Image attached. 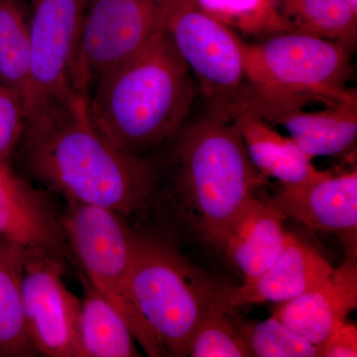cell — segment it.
Here are the masks:
<instances>
[{"label": "cell", "mask_w": 357, "mask_h": 357, "mask_svg": "<svg viewBox=\"0 0 357 357\" xmlns=\"http://www.w3.org/2000/svg\"><path fill=\"white\" fill-rule=\"evenodd\" d=\"M14 156L28 177L65 202L102 206L129 220L153 206L158 167L105 137L83 96L32 110Z\"/></svg>", "instance_id": "1"}, {"label": "cell", "mask_w": 357, "mask_h": 357, "mask_svg": "<svg viewBox=\"0 0 357 357\" xmlns=\"http://www.w3.org/2000/svg\"><path fill=\"white\" fill-rule=\"evenodd\" d=\"M169 142L153 206L218 248L237 213L267 178L249 158L234 121L208 115L185 124Z\"/></svg>", "instance_id": "2"}, {"label": "cell", "mask_w": 357, "mask_h": 357, "mask_svg": "<svg viewBox=\"0 0 357 357\" xmlns=\"http://www.w3.org/2000/svg\"><path fill=\"white\" fill-rule=\"evenodd\" d=\"M191 74L164 30L96 79L89 119L117 147L144 157L185 126L196 96Z\"/></svg>", "instance_id": "3"}, {"label": "cell", "mask_w": 357, "mask_h": 357, "mask_svg": "<svg viewBox=\"0 0 357 357\" xmlns=\"http://www.w3.org/2000/svg\"><path fill=\"white\" fill-rule=\"evenodd\" d=\"M354 47L296 31L248 43L244 112L272 124L307 103L331 105L356 96V91L345 86L354 70Z\"/></svg>", "instance_id": "4"}, {"label": "cell", "mask_w": 357, "mask_h": 357, "mask_svg": "<svg viewBox=\"0 0 357 357\" xmlns=\"http://www.w3.org/2000/svg\"><path fill=\"white\" fill-rule=\"evenodd\" d=\"M220 286L165 239L139 232L129 289L163 356H189Z\"/></svg>", "instance_id": "5"}, {"label": "cell", "mask_w": 357, "mask_h": 357, "mask_svg": "<svg viewBox=\"0 0 357 357\" xmlns=\"http://www.w3.org/2000/svg\"><path fill=\"white\" fill-rule=\"evenodd\" d=\"M61 218L70 257L84 278L121 312L147 356H163L129 289L139 231L121 213L93 204L66 202Z\"/></svg>", "instance_id": "6"}, {"label": "cell", "mask_w": 357, "mask_h": 357, "mask_svg": "<svg viewBox=\"0 0 357 357\" xmlns=\"http://www.w3.org/2000/svg\"><path fill=\"white\" fill-rule=\"evenodd\" d=\"M165 31L198 79L208 116L234 122L245 110L248 43L196 0H166Z\"/></svg>", "instance_id": "7"}, {"label": "cell", "mask_w": 357, "mask_h": 357, "mask_svg": "<svg viewBox=\"0 0 357 357\" xmlns=\"http://www.w3.org/2000/svg\"><path fill=\"white\" fill-rule=\"evenodd\" d=\"M166 0H86L74 73L77 95L89 98L100 75L165 30Z\"/></svg>", "instance_id": "8"}, {"label": "cell", "mask_w": 357, "mask_h": 357, "mask_svg": "<svg viewBox=\"0 0 357 357\" xmlns=\"http://www.w3.org/2000/svg\"><path fill=\"white\" fill-rule=\"evenodd\" d=\"M28 3L31 103L27 114L44 103L82 96L75 91L74 73L86 0H28Z\"/></svg>", "instance_id": "9"}, {"label": "cell", "mask_w": 357, "mask_h": 357, "mask_svg": "<svg viewBox=\"0 0 357 357\" xmlns=\"http://www.w3.org/2000/svg\"><path fill=\"white\" fill-rule=\"evenodd\" d=\"M66 259L42 249H24L23 312L37 354L76 357L81 298L64 281Z\"/></svg>", "instance_id": "10"}, {"label": "cell", "mask_w": 357, "mask_h": 357, "mask_svg": "<svg viewBox=\"0 0 357 357\" xmlns=\"http://www.w3.org/2000/svg\"><path fill=\"white\" fill-rule=\"evenodd\" d=\"M49 195L16 172L10 162L0 160V238L67 259L62 218Z\"/></svg>", "instance_id": "11"}, {"label": "cell", "mask_w": 357, "mask_h": 357, "mask_svg": "<svg viewBox=\"0 0 357 357\" xmlns=\"http://www.w3.org/2000/svg\"><path fill=\"white\" fill-rule=\"evenodd\" d=\"M285 218L312 229L340 232L347 255H356L357 171L330 175L294 187L282 188L265 201Z\"/></svg>", "instance_id": "12"}, {"label": "cell", "mask_w": 357, "mask_h": 357, "mask_svg": "<svg viewBox=\"0 0 357 357\" xmlns=\"http://www.w3.org/2000/svg\"><path fill=\"white\" fill-rule=\"evenodd\" d=\"M335 268L309 243L289 234L276 261L259 278L241 286L220 285V299L230 307L282 303L310 292L332 276Z\"/></svg>", "instance_id": "13"}, {"label": "cell", "mask_w": 357, "mask_h": 357, "mask_svg": "<svg viewBox=\"0 0 357 357\" xmlns=\"http://www.w3.org/2000/svg\"><path fill=\"white\" fill-rule=\"evenodd\" d=\"M356 307V257L347 256L325 283L299 297L279 303L272 316L319 349Z\"/></svg>", "instance_id": "14"}, {"label": "cell", "mask_w": 357, "mask_h": 357, "mask_svg": "<svg viewBox=\"0 0 357 357\" xmlns=\"http://www.w3.org/2000/svg\"><path fill=\"white\" fill-rule=\"evenodd\" d=\"M286 218L266 202L251 197L230 223L218 249L243 276L259 278L281 255L289 234Z\"/></svg>", "instance_id": "15"}, {"label": "cell", "mask_w": 357, "mask_h": 357, "mask_svg": "<svg viewBox=\"0 0 357 357\" xmlns=\"http://www.w3.org/2000/svg\"><path fill=\"white\" fill-rule=\"evenodd\" d=\"M234 123L257 170L266 178H276L284 188L307 184L332 173L318 170L292 138L282 136L258 115L244 112Z\"/></svg>", "instance_id": "16"}, {"label": "cell", "mask_w": 357, "mask_h": 357, "mask_svg": "<svg viewBox=\"0 0 357 357\" xmlns=\"http://www.w3.org/2000/svg\"><path fill=\"white\" fill-rule=\"evenodd\" d=\"M272 124L287 129L290 137L312 159L337 156L356 145L357 98H345L318 112L292 110Z\"/></svg>", "instance_id": "17"}, {"label": "cell", "mask_w": 357, "mask_h": 357, "mask_svg": "<svg viewBox=\"0 0 357 357\" xmlns=\"http://www.w3.org/2000/svg\"><path fill=\"white\" fill-rule=\"evenodd\" d=\"M76 357H136L140 352L128 321L117 307L86 278H82Z\"/></svg>", "instance_id": "18"}, {"label": "cell", "mask_w": 357, "mask_h": 357, "mask_svg": "<svg viewBox=\"0 0 357 357\" xmlns=\"http://www.w3.org/2000/svg\"><path fill=\"white\" fill-rule=\"evenodd\" d=\"M24 248L0 238V357L36 356L22 302Z\"/></svg>", "instance_id": "19"}, {"label": "cell", "mask_w": 357, "mask_h": 357, "mask_svg": "<svg viewBox=\"0 0 357 357\" xmlns=\"http://www.w3.org/2000/svg\"><path fill=\"white\" fill-rule=\"evenodd\" d=\"M0 83L31 103V38L28 0H0Z\"/></svg>", "instance_id": "20"}, {"label": "cell", "mask_w": 357, "mask_h": 357, "mask_svg": "<svg viewBox=\"0 0 357 357\" xmlns=\"http://www.w3.org/2000/svg\"><path fill=\"white\" fill-rule=\"evenodd\" d=\"M294 31L356 44L357 14L342 0H271Z\"/></svg>", "instance_id": "21"}, {"label": "cell", "mask_w": 357, "mask_h": 357, "mask_svg": "<svg viewBox=\"0 0 357 357\" xmlns=\"http://www.w3.org/2000/svg\"><path fill=\"white\" fill-rule=\"evenodd\" d=\"M211 17L236 33L264 39L277 33L294 31L279 15L271 0H196Z\"/></svg>", "instance_id": "22"}, {"label": "cell", "mask_w": 357, "mask_h": 357, "mask_svg": "<svg viewBox=\"0 0 357 357\" xmlns=\"http://www.w3.org/2000/svg\"><path fill=\"white\" fill-rule=\"evenodd\" d=\"M237 316L234 307L223 303L218 294L192 335L189 356H250L239 331Z\"/></svg>", "instance_id": "23"}, {"label": "cell", "mask_w": 357, "mask_h": 357, "mask_svg": "<svg viewBox=\"0 0 357 357\" xmlns=\"http://www.w3.org/2000/svg\"><path fill=\"white\" fill-rule=\"evenodd\" d=\"M237 324L250 356L319 357L316 345L274 316L264 321H249L237 316Z\"/></svg>", "instance_id": "24"}, {"label": "cell", "mask_w": 357, "mask_h": 357, "mask_svg": "<svg viewBox=\"0 0 357 357\" xmlns=\"http://www.w3.org/2000/svg\"><path fill=\"white\" fill-rule=\"evenodd\" d=\"M27 115L24 100L20 93L0 83V160L10 162L16 153Z\"/></svg>", "instance_id": "25"}, {"label": "cell", "mask_w": 357, "mask_h": 357, "mask_svg": "<svg viewBox=\"0 0 357 357\" xmlns=\"http://www.w3.org/2000/svg\"><path fill=\"white\" fill-rule=\"evenodd\" d=\"M356 356L357 326L347 321L340 324L319 347V357Z\"/></svg>", "instance_id": "26"}, {"label": "cell", "mask_w": 357, "mask_h": 357, "mask_svg": "<svg viewBox=\"0 0 357 357\" xmlns=\"http://www.w3.org/2000/svg\"><path fill=\"white\" fill-rule=\"evenodd\" d=\"M345 4L351 7V10L357 14V0H342Z\"/></svg>", "instance_id": "27"}]
</instances>
